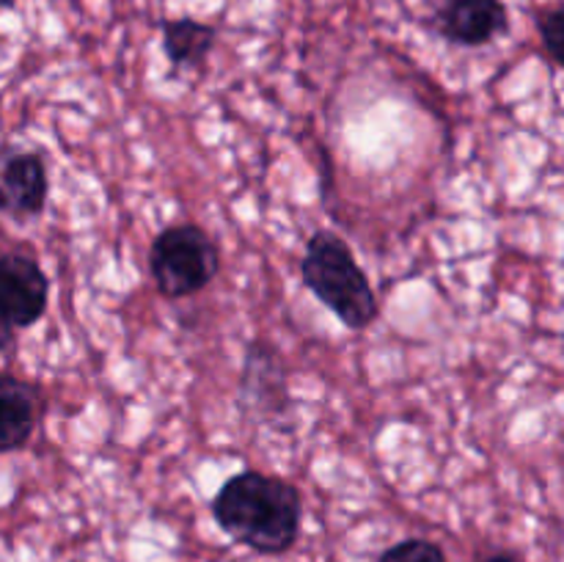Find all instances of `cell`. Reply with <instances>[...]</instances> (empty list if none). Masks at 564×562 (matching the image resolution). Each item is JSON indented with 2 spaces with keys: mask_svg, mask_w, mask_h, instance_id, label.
Here are the masks:
<instances>
[{
  "mask_svg": "<svg viewBox=\"0 0 564 562\" xmlns=\"http://www.w3.org/2000/svg\"><path fill=\"white\" fill-rule=\"evenodd\" d=\"M540 39H543V47L549 53L551 64H562V42H564V9L560 3H554L551 9H545L538 17Z\"/></svg>",
  "mask_w": 564,
  "mask_h": 562,
  "instance_id": "8fae6325",
  "label": "cell"
},
{
  "mask_svg": "<svg viewBox=\"0 0 564 562\" xmlns=\"http://www.w3.org/2000/svg\"><path fill=\"white\" fill-rule=\"evenodd\" d=\"M240 406L259 419H275L290 411L284 364L268 342H251L248 347L240 380Z\"/></svg>",
  "mask_w": 564,
  "mask_h": 562,
  "instance_id": "52a82bcc",
  "label": "cell"
},
{
  "mask_svg": "<svg viewBox=\"0 0 564 562\" xmlns=\"http://www.w3.org/2000/svg\"><path fill=\"white\" fill-rule=\"evenodd\" d=\"M433 28L457 47H485L510 31L505 0H441Z\"/></svg>",
  "mask_w": 564,
  "mask_h": 562,
  "instance_id": "8992f818",
  "label": "cell"
},
{
  "mask_svg": "<svg viewBox=\"0 0 564 562\" xmlns=\"http://www.w3.org/2000/svg\"><path fill=\"white\" fill-rule=\"evenodd\" d=\"M213 518L235 543L257 554H284L301 538V490L275 474H235L213 499Z\"/></svg>",
  "mask_w": 564,
  "mask_h": 562,
  "instance_id": "6da1fadb",
  "label": "cell"
},
{
  "mask_svg": "<svg viewBox=\"0 0 564 562\" xmlns=\"http://www.w3.org/2000/svg\"><path fill=\"white\" fill-rule=\"evenodd\" d=\"M42 411L44 400L36 383L0 372V455L22 450L33 439Z\"/></svg>",
  "mask_w": 564,
  "mask_h": 562,
  "instance_id": "ba28073f",
  "label": "cell"
},
{
  "mask_svg": "<svg viewBox=\"0 0 564 562\" xmlns=\"http://www.w3.org/2000/svg\"><path fill=\"white\" fill-rule=\"evenodd\" d=\"M380 562H446V554L433 540L408 538L386 549L380 554Z\"/></svg>",
  "mask_w": 564,
  "mask_h": 562,
  "instance_id": "30bf717a",
  "label": "cell"
},
{
  "mask_svg": "<svg viewBox=\"0 0 564 562\" xmlns=\"http://www.w3.org/2000/svg\"><path fill=\"white\" fill-rule=\"evenodd\" d=\"M215 28L207 22L180 17V20L163 22V50L169 55L174 72L198 69L209 58L215 47Z\"/></svg>",
  "mask_w": 564,
  "mask_h": 562,
  "instance_id": "9c48e42d",
  "label": "cell"
},
{
  "mask_svg": "<svg viewBox=\"0 0 564 562\" xmlns=\"http://www.w3.org/2000/svg\"><path fill=\"white\" fill-rule=\"evenodd\" d=\"M220 270L218 242L196 224L165 226L149 251V273L169 301L207 290Z\"/></svg>",
  "mask_w": 564,
  "mask_h": 562,
  "instance_id": "3957f363",
  "label": "cell"
},
{
  "mask_svg": "<svg viewBox=\"0 0 564 562\" xmlns=\"http://www.w3.org/2000/svg\"><path fill=\"white\" fill-rule=\"evenodd\" d=\"M14 3H17V0H0V9H11Z\"/></svg>",
  "mask_w": 564,
  "mask_h": 562,
  "instance_id": "4fadbf2b",
  "label": "cell"
},
{
  "mask_svg": "<svg viewBox=\"0 0 564 562\" xmlns=\"http://www.w3.org/2000/svg\"><path fill=\"white\" fill-rule=\"evenodd\" d=\"M471 562H523V556L512 549H485Z\"/></svg>",
  "mask_w": 564,
  "mask_h": 562,
  "instance_id": "7c38bea8",
  "label": "cell"
},
{
  "mask_svg": "<svg viewBox=\"0 0 564 562\" xmlns=\"http://www.w3.org/2000/svg\"><path fill=\"white\" fill-rule=\"evenodd\" d=\"M47 165L39 152L0 149V213L6 218L25 224L39 218L47 207Z\"/></svg>",
  "mask_w": 564,
  "mask_h": 562,
  "instance_id": "5b68a950",
  "label": "cell"
},
{
  "mask_svg": "<svg viewBox=\"0 0 564 562\" xmlns=\"http://www.w3.org/2000/svg\"><path fill=\"white\" fill-rule=\"evenodd\" d=\"M50 281L28 253H0V353L47 312Z\"/></svg>",
  "mask_w": 564,
  "mask_h": 562,
  "instance_id": "277c9868",
  "label": "cell"
},
{
  "mask_svg": "<svg viewBox=\"0 0 564 562\" xmlns=\"http://www.w3.org/2000/svg\"><path fill=\"white\" fill-rule=\"evenodd\" d=\"M301 279L325 309L350 331H364L378 320L380 306L367 270L350 246L334 231H314L301 259Z\"/></svg>",
  "mask_w": 564,
  "mask_h": 562,
  "instance_id": "7a4b0ae2",
  "label": "cell"
}]
</instances>
